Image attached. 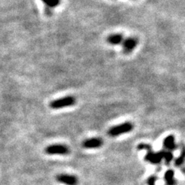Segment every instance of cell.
I'll return each mask as SVG.
<instances>
[{
  "label": "cell",
  "instance_id": "8fae6325",
  "mask_svg": "<svg viewBox=\"0 0 185 185\" xmlns=\"http://www.w3.org/2000/svg\"><path fill=\"white\" fill-rule=\"evenodd\" d=\"M42 2L46 5V6L49 8L56 7L60 3V0H42Z\"/></svg>",
  "mask_w": 185,
  "mask_h": 185
},
{
  "label": "cell",
  "instance_id": "277c9868",
  "mask_svg": "<svg viewBox=\"0 0 185 185\" xmlns=\"http://www.w3.org/2000/svg\"><path fill=\"white\" fill-rule=\"evenodd\" d=\"M164 152H165L164 150H161V151L157 152V153H154L152 150L147 151V154L145 156V160L153 164H159L164 158Z\"/></svg>",
  "mask_w": 185,
  "mask_h": 185
},
{
  "label": "cell",
  "instance_id": "5bb4252c",
  "mask_svg": "<svg viewBox=\"0 0 185 185\" xmlns=\"http://www.w3.org/2000/svg\"><path fill=\"white\" fill-rule=\"evenodd\" d=\"M138 150H146L147 151H150L152 150V147L150 144H147V143H141L137 146Z\"/></svg>",
  "mask_w": 185,
  "mask_h": 185
},
{
  "label": "cell",
  "instance_id": "9c48e42d",
  "mask_svg": "<svg viewBox=\"0 0 185 185\" xmlns=\"http://www.w3.org/2000/svg\"><path fill=\"white\" fill-rule=\"evenodd\" d=\"M124 41V37L121 34H112L107 38V42L112 45H119Z\"/></svg>",
  "mask_w": 185,
  "mask_h": 185
},
{
  "label": "cell",
  "instance_id": "7c38bea8",
  "mask_svg": "<svg viewBox=\"0 0 185 185\" xmlns=\"http://www.w3.org/2000/svg\"><path fill=\"white\" fill-rule=\"evenodd\" d=\"M174 155L171 151H165L164 154V158L163 159L165 160V163L166 164H170V163L173 161Z\"/></svg>",
  "mask_w": 185,
  "mask_h": 185
},
{
  "label": "cell",
  "instance_id": "2e32d148",
  "mask_svg": "<svg viewBox=\"0 0 185 185\" xmlns=\"http://www.w3.org/2000/svg\"><path fill=\"white\" fill-rule=\"evenodd\" d=\"M45 14L48 15V16H51V15H52V11H51L50 8L47 7V6L45 7Z\"/></svg>",
  "mask_w": 185,
  "mask_h": 185
},
{
  "label": "cell",
  "instance_id": "6da1fadb",
  "mask_svg": "<svg viewBox=\"0 0 185 185\" xmlns=\"http://www.w3.org/2000/svg\"><path fill=\"white\" fill-rule=\"evenodd\" d=\"M133 124L130 122H125L110 128L108 131V134L110 136H117L124 133H129L133 130Z\"/></svg>",
  "mask_w": 185,
  "mask_h": 185
},
{
  "label": "cell",
  "instance_id": "7a4b0ae2",
  "mask_svg": "<svg viewBox=\"0 0 185 185\" xmlns=\"http://www.w3.org/2000/svg\"><path fill=\"white\" fill-rule=\"evenodd\" d=\"M76 103L75 97L72 96H65L63 98H59L58 100H55L52 101L49 104L52 109H62L65 107H72Z\"/></svg>",
  "mask_w": 185,
  "mask_h": 185
},
{
  "label": "cell",
  "instance_id": "8992f818",
  "mask_svg": "<svg viewBox=\"0 0 185 185\" xmlns=\"http://www.w3.org/2000/svg\"><path fill=\"white\" fill-rule=\"evenodd\" d=\"M123 44V49L124 52L128 54L133 50L135 47L137 45V39L134 37H129V38L124 39L122 42Z\"/></svg>",
  "mask_w": 185,
  "mask_h": 185
},
{
  "label": "cell",
  "instance_id": "3957f363",
  "mask_svg": "<svg viewBox=\"0 0 185 185\" xmlns=\"http://www.w3.org/2000/svg\"><path fill=\"white\" fill-rule=\"evenodd\" d=\"M45 152L49 155H66L69 154L70 150L63 144H52L46 147Z\"/></svg>",
  "mask_w": 185,
  "mask_h": 185
},
{
  "label": "cell",
  "instance_id": "5b68a950",
  "mask_svg": "<svg viewBox=\"0 0 185 185\" xmlns=\"http://www.w3.org/2000/svg\"><path fill=\"white\" fill-rule=\"evenodd\" d=\"M56 179L58 182L66 185H77L78 183V179L74 175L60 174L56 176Z\"/></svg>",
  "mask_w": 185,
  "mask_h": 185
},
{
  "label": "cell",
  "instance_id": "ba28073f",
  "mask_svg": "<svg viewBox=\"0 0 185 185\" xmlns=\"http://www.w3.org/2000/svg\"><path fill=\"white\" fill-rule=\"evenodd\" d=\"M163 145H164V148L168 150V151H172V150H176L177 146L176 143H175V139L174 135H169V136H167L164 140Z\"/></svg>",
  "mask_w": 185,
  "mask_h": 185
},
{
  "label": "cell",
  "instance_id": "4fadbf2b",
  "mask_svg": "<svg viewBox=\"0 0 185 185\" xmlns=\"http://www.w3.org/2000/svg\"><path fill=\"white\" fill-rule=\"evenodd\" d=\"M183 161H184V153H183V151H182L180 155L175 160V165H176L177 167L181 166L182 164H183Z\"/></svg>",
  "mask_w": 185,
  "mask_h": 185
},
{
  "label": "cell",
  "instance_id": "52a82bcc",
  "mask_svg": "<svg viewBox=\"0 0 185 185\" xmlns=\"http://www.w3.org/2000/svg\"><path fill=\"white\" fill-rule=\"evenodd\" d=\"M103 143V140L100 138L92 137L84 140L83 143V147L86 149H95L101 147Z\"/></svg>",
  "mask_w": 185,
  "mask_h": 185
},
{
  "label": "cell",
  "instance_id": "30bf717a",
  "mask_svg": "<svg viewBox=\"0 0 185 185\" xmlns=\"http://www.w3.org/2000/svg\"><path fill=\"white\" fill-rule=\"evenodd\" d=\"M164 180L168 185H175L176 181L174 179V171L173 170H168L164 174Z\"/></svg>",
  "mask_w": 185,
  "mask_h": 185
},
{
  "label": "cell",
  "instance_id": "9a60e30c",
  "mask_svg": "<svg viewBox=\"0 0 185 185\" xmlns=\"http://www.w3.org/2000/svg\"><path fill=\"white\" fill-rule=\"evenodd\" d=\"M157 177L155 176H151L150 177L147 179V184L148 185H155V183L156 181H157Z\"/></svg>",
  "mask_w": 185,
  "mask_h": 185
}]
</instances>
